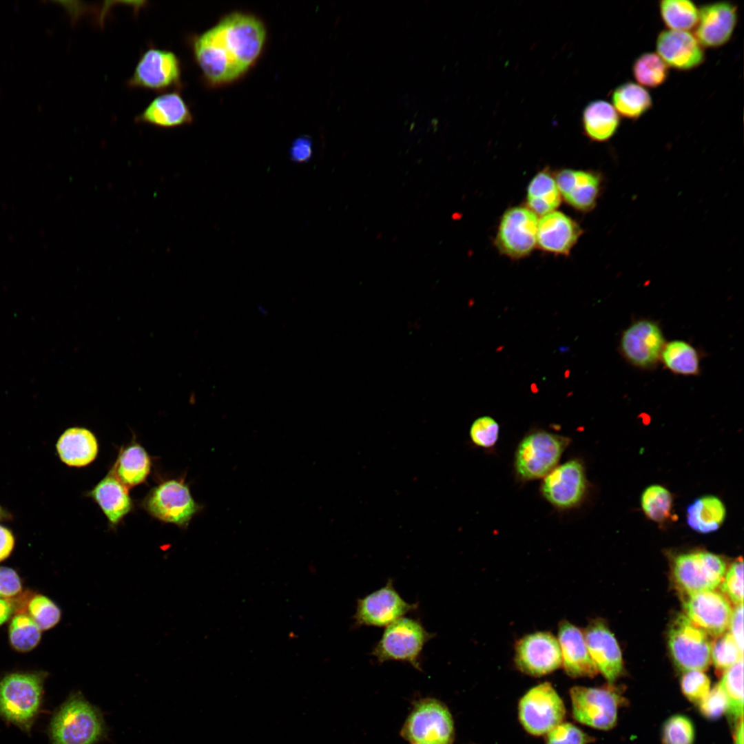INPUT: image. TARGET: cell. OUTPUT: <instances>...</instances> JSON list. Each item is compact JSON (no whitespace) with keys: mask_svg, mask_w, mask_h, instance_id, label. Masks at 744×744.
I'll list each match as a JSON object with an SVG mask.
<instances>
[{"mask_svg":"<svg viewBox=\"0 0 744 744\" xmlns=\"http://www.w3.org/2000/svg\"><path fill=\"white\" fill-rule=\"evenodd\" d=\"M703 48L688 31L662 30L656 41L657 54L668 67L680 71L694 69L704 62Z\"/></svg>","mask_w":744,"mask_h":744,"instance_id":"21","label":"cell"},{"mask_svg":"<svg viewBox=\"0 0 744 744\" xmlns=\"http://www.w3.org/2000/svg\"><path fill=\"white\" fill-rule=\"evenodd\" d=\"M695 728L692 720L686 716L676 714L668 718L663 725V744H693Z\"/></svg>","mask_w":744,"mask_h":744,"instance_id":"40","label":"cell"},{"mask_svg":"<svg viewBox=\"0 0 744 744\" xmlns=\"http://www.w3.org/2000/svg\"><path fill=\"white\" fill-rule=\"evenodd\" d=\"M42 677L38 674L14 673L0 682V712L8 721L27 727L41 702Z\"/></svg>","mask_w":744,"mask_h":744,"instance_id":"7","label":"cell"},{"mask_svg":"<svg viewBox=\"0 0 744 744\" xmlns=\"http://www.w3.org/2000/svg\"><path fill=\"white\" fill-rule=\"evenodd\" d=\"M498 423L490 416L476 419L470 428L473 442L481 447L490 448L497 442L499 437Z\"/></svg>","mask_w":744,"mask_h":744,"instance_id":"44","label":"cell"},{"mask_svg":"<svg viewBox=\"0 0 744 744\" xmlns=\"http://www.w3.org/2000/svg\"><path fill=\"white\" fill-rule=\"evenodd\" d=\"M10 517V515L0 506V521Z\"/></svg>","mask_w":744,"mask_h":744,"instance_id":"53","label":"cell"},{"mask_svg":"<svg viewBox=\"0 0 744 744\" xmlns=\"http://www.w3.org/2000/svg\"><path fill=\"white\" fill-rule=\"evenodd\" d=\"M537 216L530 209L519 206L508 209L499 225L497 248L513 258L528 255L537 244Z\"/></svg>","mask_w":744,"mask_h":744,"instance_id":"13","label":"cell"},{"mask_svg":"<svg viewBox=\"0 0 744 744\" xmlns=\"http://www.w3.org/2000/svg\"><path fill=\"white\" fill-rule=\"evenodd\" d=\"M41 629L30 616L20 614L14 617L9 629L12 647L18 651L28 652L34 648L41 639Z\"/></svg>","mask_w":744,"mask_h":744,"instance_id":"38","label":"cell"},{"mask_svg":"<svg viewBox=\"0 0 744 744\" xmlns=\"http://www.w3.org/2000/svg\"><path fill=\"white\" fill-rule=\"evenodd\" d=\"M726 515L722 501L712 495L696 499L686 510V521L695 531L706 534L719 529Z\"/></svg>","mask_w":744,"mask_h":744,"instance_id":"29","label":"cell"},{"mask_svg":"<svg viewBox=\"0 0 744 744\" xmlns=\"http://www.w3.org/2000/svg\"><path fill=\"white\" fill-rule=\"evenodd\" d=\"M21 582L12 568L0 567V598L11 597L21 591Z\"/></svg>","mask_w":744,"mask_h":744,"instance_id":"47","label":"cell"},{"mask_svg":"<svg viewBox=\"0 0 744 744\" xmlns=\"http://www.w3.org/2000/svg\"><path fill=\"white\" fill-rule=\"evenodd\" d=\"M685 616L705 634L717 637L729 626L732 610L721 593L707 590L687 595L683 603Z\"/></svg>","mask_w":744,"mask_h":744,"instance_id":"18","label":"cell"},{"mask_svg":"<svg viewBox=\"0 0 744 744\" xmlns=\"http://www.w3.org/2000/svg\"><path fill=\"white\" fill-rule=\"evenodd\" d=\"M743 652L738 648L730 632L722 634L711 645V659L718 672L723 673L743 659Z\"/></svg>","mask_w":744,"mask_h":744,"instance_id":"39","label":"cell"},{"mask_svg":"<svg viewBox=\"0 0 744 744\" xmlns=\"http://www.w3.org/2000/svg\"><path fill=\"white\" fill-rule=\"evenodd\" d=\"M641 504L646 517L655 522L663 523L671 516L672 496L665 487L652 485L643 492Z\"/></svg>","mask_w":744,"mask_h":744,"instance_id":"37","label":"cell"},{"mask_svg":"<svg viewBox=\"0 0 744 744\" xmlns=\"http://www.w3.org/2000/svg\"><path fill=\"white\" fill-rule=\"evenodd\" d=\"M701 714L707 719H716L726 713L728 701L720 683L715 685L698 704Z\"/></svg>","mask_w":744,"mask_h":744,"instance_id":"46","label":"cell"},{"mask_svg":"<svg viewBox=\"0 0 744 744\" xmlns=\"http://www.w3.org/2000/svg\"><path fill=\"white\" fill-rule=\"evenodd\" d=\"M725 570L723 559L707 551L679 555L672 565L675 584L686 595L714 590L723 581Z\"/></svg>","mask_w":744,"mask_h":744,"instance_id":"9","label":"cell"},{"mask_svg":"<svg viewBox=\"0 0 744 744\" xmlns=\"http://www.w3.org/2000/svg\"><path fill=\"white\" fill-rule=\"evenodd\" d=\"M743 606L736 605L732 610L729 626L732 635L738 648L743 652Z\"/></svg>","mask_w":744,"mask_h":744,"instance_id":"48","label":"cell"},{"mask_svg":"<svg viewBox=\"0 0 744 744\" xmlns=\"http://www.w3.org/2000/svg\"><path fill=\"white\" fill-rule=\"evenodd\" d=\"M734 727V744H743V719H741Z\"/></svg>","mask_w":744,"mask_h":744,"instance_id":"52","label":"cell"},{"mask_svg":"<svg viewBox=\"0 0 744 744\" xmlns=\"http://www.w3.org/2000/svg\"><path fill=\"white\" fill-rule=\"evenodd\" d=\"M411 744H451L455 737L453 716L448 707L435 698L416 701L400 731Z\"/></svg>","mask_w":744,"mask_h":744,"instance_id":"3","label":"cell"},{"mask_svg":"<svg viewBox=\"0 0 744 744\" xmlns=\"http://www.w3.org/2000/svg\"><path fill=\"white\" fill-rule=\"evenodd\" d=\"M435 637L418 619L401 617L386 626L371 654L380 663L406 662L421 670L420 656L424 645Z\"/></svg>","mask_w":744,"mask_h":744,"instance_id":"4","label":"cell"},{"mask_svg":"<svg viewBox=\"0 0 744 744\" xmlns=\"http://www.w3.org/2000/svg\"><path fill=\"white\" fill-rule=\"evenodd\" d=\"M265 39L264 25L257 18L234 13L197 36L192 48L204 77L218 84L244 73L258 58Z\"/></svg>","mask_w":744,"mask_h":744,"instance_id":"1","label":"cell"},{"mask_svg":"<svg viewBox=\"0 0 744 744\" xmlns=\"http://www.w3.org/2000/svg\"><path fill=\"white\" fill-rule=\"evenodd\" d=\"M560 202L561 196L555 179L546 171L536 174L528 187V209L536 215L544 216L555 211Z\"/></svg>","mask_w":744,"mask_h":744,"instance_id":"32","label":"cell"},{"mask_svg":"<svg viewBox=\"0 0 744 744\" xmlns=\"http://www.w3.org/2000/svg\"><path fill=\"white\" fill-rule=\"evenodd\" d=\"M738 23V7L730 1H716L699 9L695 37L703 47L719 48L732 38Z\"/></svg>","mask_w":744,"mask_h":744,"instance_id":"19","label":"cell"},{"mask_svg":"<svg viewBox=\"0 0 744 744\" xmlns=\"http://www.w3.org/2000/svg\"><path fill=\"white\" fill-rule=\"evenodd\" d=\"M147 511L156 518L179 526H187L200 506L192 497L188 486L181 481L161 484L145 502Z\"/></svg>","mask_w":744,"mask_h":744,"instance_id":"15","label":"cell"},{"mask_svg":"<svg viewBox=\"0 0 744 744\" xmlns=\"http://www.w3.org/2000/svg\"><path fill=\"white\" fill-rule=\"evenodd\" d=\"M632 74L639 85L656 88L663 85L669 76V67L654 52H644L634 61Z\"/></svg>","mask_w":744,"mask_h":744,"instance_id":"36","label":"cell"},{"mask_svg":"<svg viewBox=\"0 0 744 744\" xmlns=\"http://www.w3.org/2000/svg\"><path fill=\"white\" fill-rule=\"evenodd\" d=\"M181 66L172 51L151 48L140 57L127 81L131 87L165 91L180 84Z\"/></svg>","mask_w":744,"mask_h":744,"instance_id":"12","label":"cell"},{"mask_svg":"<svg viewBox=\"0 0 744 744\" xmlns=\"http://www.w3.org/2000/svg\"><path fill=\"white\" fill-rule=\"evenodd\" d=\"M149 470L150 460L146 451L138 445H132L119 456L116 476L125 486H132L144 482Z\"/></svg>","mask_w":744,"mask_h":744,"instance_id":"33","label":"cell"},{"mask_svg":"<svg viewBox=\"0 0 744 744\" xmlns=\"http://www.w3.org/2000/svg\"><path fill=\"white\" fill-rule=\"evenodd\" d=\"M61 461L70 466H84L96 457L98 444L94 435L87 429L74 427L67 429L56 444Z\"/></svg>","mask_w":744,"mask_h":744,"instance_id":"26","label":"cell"},{"mask_svg":"<svg viewBox=\"0 0 744 744\" xmlns=\"http://www.w3.org/2000/svg\"><path fill=\"white\" fill-rule=\"evenodd\" d=\"M417 607L402 598L389 579L385 586L358 600L353 619L357 626H388Z\"/></svg>","mask_w":744,"mask_h":744,"instance_id":"16","label":"cell"},{"mask_svg":"<svg viewBox=\"0 0 744 744\" xmlns=\"http://www.w3.org/2000/svg\"><path fill=\"white\" fill-rule=\"evenodd\" d=\"M582 230L569 216L553 211L542 216L537 225V244L548 252L568 254Z\"/></svg>","mask_w":744,"mask_h":744,"instance_id":"24","label":"cell"},{"mask_svg":"<svg viewBox=\"0 0 744 744\" xmlns=\"http://www.w3.org/2000/svg\"><path fill=\"white\" fill-rule=\"evenodd\" d=\"M561 665L572 678L593 677L599 672L585 641L583 632L568 621H561L558 626Z\"/></svg>","mask_w":744,"mask_h":744,"instance_id":"22","label":"cell"},{"mask_svg":"<svg viewBox=\"0 0 744 744\" xmlns=\"http://www.w3.org/2000/svg\"><path fill=\"white\" fill-rule=\"evenodd\" d=\"M594 738L570 723H561L546 734V744H588Z\"/></svg>","mask_w":744,"mask_h":744,"instance_id":"43","label":"cell"},{"mask_svg":"<svg viewBox=\"0 0 744 744\" xmlns=\"http://www.w3.org/2000/svg\"><path fill=\"white\" fill-rule=\"evenodd\" d=\"M681 688L684 696L697 705L710 692V681L702 671H688L681 677Z\"/></svg>","mask_w":744,"mask_h":744,"instance_id":"42","label":"cell"},{"mask_svg":"<svg viewBox=\"0 0 744 744\" xmlns=\"http://www.w3.org/2000/svg\"><path fill=\"white\" fill-rule=\"evenodd\" d=\"M555 182L560 195L575 209L585 212L595 207L602 183L599 174L564 169L557 174Z\"/></svg>","mask_w":744,"mask_h":744,"instance_id":"23","label":"cell"},{"mask_svg":"<svg viewBox=\"0 0 744 744\" xmlns=\"http://www.w3.org/2000/svg\"><path fill=\"white\" fill-rule=\"evenodd\" d=\"M192 115L185 100L176 91L154 98L136 118L138 123L172 128L191 123Z\"/></svg>","mask_w":744,"mask_h":744,"instance_id":"25","label":"cell"},{"mask_svg":"<svg viewBox=\"0 0 744 744\" xmlns=\"http://www.w3.org/2000/svg\"><path fill=\"white\" fill-rule=\"evenodd\" d=\"M573 718L591 727L608 730L617 721L623 697L612 685L599 688L574 686L570 690Z\"/></svg>","mask_w":744,"mask_h":744,"instance_id":"6","label":"cell"},{"mask_svg":"<svg viewBox=\"0 0 744 744\" xmlns=\"http://www.w3.org/2000/svg\"><path fill=\"white\" fill-rule=\"evenodd\" d=\"M90 495L113 524H117L131 510L127 489L113 474L103 479Z\"/></svg>","mask_w":744,"mask_h":744,"instance_id":"28","label":"cell"},{"mask_svg":"<svg viewBox=\"0 0 744 744\" xmlns=\"http://www.w3.org/2000/svg\"><path fill=\"white\" fill-rule=\"evenodd\" d=\"M661 18L669 30L688 31L696 27L699 9L688 0H663L659 3Z\"/></svg>","mask_w":744,"mask_h":744,"instance_id":"34","label":"cell"},{"mask_svg":"<svg viewBox=\"0 0 744 744\" xmlns=\"http://www.w3.org/2000/svg\"><path fill=\"white\" fill-rule=\"evenodd\" d=\"M515 663L521 672L541 676L561 665L557 638L549 632H537L524 636L515 644Z\"/></svg>","mask_w":744,"mask_h":744,"instance_id":"14","label":"cell"},{"mask_svg":"<svg viewBox=\"0 0 744 744\" xmlns=\"http://www.w3.org/2000/svg\"><path fill=\"white\" fill-rule=\"evenodd\" d=\"M665 342L662 329L657 322L640 318L623 331L619 349L623 358L633 366L650 370L660 362Z\"/></svg>","mask_w":744,"mask_h":744,"instance_id":"11","label":"cell"},{"mask_svg":"<svg viewBox=\"0 0 744 744\" xmlns=\"http://www.w3.org/2000/svg\"><path fill=\"white\" fill-rule=\"evenodd\" d=\"M570 440L545 431H534L519 442L515 456V468L523 480L541 478L557 466Z\"/></svg>","mask_w":744,"mask_h":744,"instance_id":"5","label":"cell"},{"mask_svg":"<svg viewBox=\"0 0 744 744\" xmlns=\"http://www.w3.org/2000/svg\"><path fill=\"white\" fill-rule=\"evenodd\" d=\"M14 546V537L7 528L0 525V561L6 559Z\"/></svg>","mask_w":744,"mask_h":744,"instance_id":"50","label":"cell"},{"mask_svg":"<svg viewBox=\"0 0 744 744\" xmlns=\"http://www.w3.org/2000/svg\"><path fill=\"white\" fill-rule=\"evenodd\" d=\"M104 734L100 712L79 693L61 707L51 724L54 744H95Z\"/></svg>","mask_w":744,"mask_h":744,"instance_id":"2","label":"cell"},{"mask_svg":"<svg viewBox=\"0 0 744 744\" xmlns=\"http://www.w3.org/2000/svg\"><path fill=\"white\" fill-rule=\"evenodd\" d=\"M28 610L31 618L41 630H48L56 626L61 619V610L50 599L37 595L30 601Z\"/></svg>","mask_w":744,"mask_h":744,"instance_id":"41","label":"cell"},{"mask_svg":"<svg viewBox=\"0 0 744 744\" xmlns=\"http://www.w3.org/2000/svg\"><path fill=\"white\" fill-rule=\"evenodd\" d=\"M612 106L619 115L637 120L653 105L649 92L641 85L628 81L617 86L612 94Z\"/></svg>","mask_w":744,"mask_h":744,"instance_id":"31","label":"cell"},{"mask_svg":"<svg viewBox=\"0 0 744 744\" xmlns=\"http://www.w3.org/2000/svg\"><path fill=\"white\" fill-rule=\"evenodd\" d=\"M660 362L668 371L676 375L694 376L700 373V353L693 345L683 340L665 342Z\"/></svg>","mask_w":744,"mask_h":744,"instance_id":"30","label":"cell"},{"mask_svg":"<svg viewBox=\"0 0 744 744\" xmlns=\"http://www.w3.org/2000/svg\"><path fill=\"white\" fill-rule=\"evenodd\" d=\"M582 125L584 134L590 139L605 142L617 133L620 125V117L609 102L596 100L584 108Z\"/></svg>","mask_w":744,"mask_h":744,"instance_id":"27","label":"cell"},{"mask_svg":"<svg viewBox=\"0 0 744 744\" xmlns=\"http://www.w3.org/2000/svg\"><path fill=\"white\" fill-rule=\"evenodd\" d=\"M290 154L292 160L304 162L309 160L312 154V143L309 137L302 136L293 143Z\"/></svg>","mask_w":744,"mask_h":744,"instance_id":"49","label":"cell"},{"mask_svg":"<svg viewBox=\"0 0 744 744\" xmlns=\"http://www.w3.org/2000/svg\"><path fill=\"white\" fill-rule=\"evenodd\" d=\"M721 584V591L736 605L743 601V561L738 558L731 565Z\"/></svg>","mask_w":744,"mask_h":744,"instance_id":"45","label":"cell"},{"mask_svg":"<svg viewBox=\"0 0 744 744\" xmlns=\"http://www.w3.org/2000/svg\"><path fill=\"white\" fill-rule=\"evenodd\" d=\"M720 684L728 701L729 722L734 727L743 719V659L723 672Z\"/></svg>","mask_w":744,"mask_h":744,"instance_id":"35","label":"cell"},{"mask_svg":"<svg viewBox=\"0 0 744 744\" xmlns=\"http://www.w3.org/2000/svg\"><path fill=\"white\" fill-rule=\"evenodd\" d=\"M589 654L597 670L610 682L623 670L619 644L606 623L600 619L590 621L583 632Z\"/></svg>","mask_w":744,"mask_h":744,"instance_id":"20","label":"cell"},{"mask_svg":"<svg viewBox=\"0 0 744 744\" xmlns=\"http://www.w3.org/2000/svg\"><path fill=\"white\" fill-rule=\"evenodd\" d=\"M518 712L525 730L535 736L546 734L566 716L564 703L548 682L530 688L520 699Z\"/></svg>","mask_w":744,"mask_h":744,"instance_id":"10","label":"cell"},{"mask_svg":"<svg viewBox=\"0 0 744 744\" xmlns=\"http://www.w3.org/2000/svg\"><path fill=\"white\" fill-rule=\"evenodd\" d=\"M668 644L675 666L682 672L703 671L711 661L707 634L685 614H679L668 630Z\"/></svg>","mask_w":744,"mask_h":744,"instance_id":"8","label":"cell"},{"mask_svg":"<svg viewBox=\"0 0 744 744\" xmlns=\"http://www.w3.org/2000/svg\"><path fill=\"white\" fill-rule=\"evenodd\" d=\"M13 611L12 603L3 599L0 598V626L6 621Z\"/></svg>","mask_w":744,"mask_h":744,"instance_id":"51","label":"cell"},{"mask_svg":"<svg viewBox=\"0 0 744 744\" xmlns=\"http://www.w3.org/2000/svg\"><path fill=\"white\" fill-rule=\"evenodd\" d=\"M586 488L583 466L576 459L555 467L545 476L541 487L547 501L561 509L577 506L583 499Z\"/></svg>","mask_w":744,"mask_h":744,"instance_id":"17","label":"cell"}]
</instances>
